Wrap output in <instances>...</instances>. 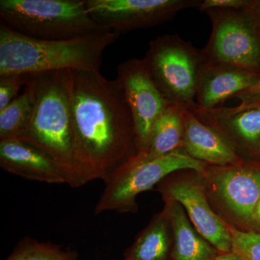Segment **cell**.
<instances>
[{"label":"cell","instance_id":"obj_9","mask_svg":"<svg viewBox=\"0 0 260 260\" xmlns=\"http://www.w3.org/2000/svg\"><path fill=\"white\" fill-rule=\"evenodd\" d=\"M162 198L178 202L198 232L218 251H232L229 227L213 211L205 194L200 173L191 169L172 173L156 186Z\"/></svg>","mask_w":260,"mask_h":260},{"label":"cell","instance_id":"obj_19","mask_svg":"<svg viewBox=\"0 0 260 260\" xmlns=\"http://www.w3.org/2000/svg\"><path fill=\"white\" fill-rule=\"evenodd\" d=\"M37 93L31 76L23 91L0 112V141L19 140L30 125L35 110Z\"/></svg>","mask_w":260,"mask_h":260},{"label":"cell","instance_id":"obj_5","mask_svg":"<svg viewBox=\"0 0 260 260\" xmlns=\"http://www.w3.org/2000/svg\"><path fill=\"white\" fill-rule=\"evenodd\" d=\"M213 211L240 232H259L254 211L260 200V160H244L234 165H207L200 173Z\"/></svg>","mask_w":260,"mask_h":260},{"label":"cell","instance_id":"obj_21","mask_svg":"<svg viewBox=\"0 0 260 260\" xmlns=\"http://www.w3.org/2000/svg\"><path fill=\"white\" fill-rule=\"evenodd\" d=\"M229 230L232 253L240 260H260V232H240L232 227H229Z\"/></svg>","mask_w":260,"mask_h":260},{"label":"cell","instance_id":"obj_6","mask_svg":"<svg viewBox=\"0 0 260 260\" xmlns=\"http://www.w3.org/2000/svg\"><path fill=\"white\" fill-rule=\"evenodd\" d=\"M145 68L168 105L191 110L196 106L198 77L205 59L202 50L177 34L149 43Z\"/></svg>","mask_w":260,"mask_h":260},{"label":"cell","instance_id":"obj_23","mask_svg":"<svg viewBox=\"0 0 260 260\" xmlns=\"http://www.w3.org/2000/svg\"><path fill=\"white\" fill-rule=\"evenodd\" d=\"M235 98L240 101L239 105L234 107L236 110H245L251 108L259 107L260 106V78L255 85L242 93L238 94Z\"/></svg>","mask_w":260,"mask_h":260},{"label":"cell","instance_id":"obj_16","mask_svg":"<svg viewBox=\"0 0 260 260\" xmlns=\"http://www.w3.org/2000/svg\"><path fill=\"white\" fill-rule=\"evenodd\" d=\"M173 234L171 260H215L219 252L192 225L183 207L175 200L162 198Z\"/></svg>","mask_w":260,"mask_h":260},{"label":"cell","instance_id":"obj_28","mask_svg":"<svg viewBox=\"0 0 260 260\" xmlns=\"http://www.w3.org/2000/svg\"><path fill=\"white\" fill-rule=\"evenodd\" d=\"M258 160H260V143L259 145V149H258Z\"/></svg>","mask_w":260,"mask_h":260},{"label":"cell","instance_id":"obj_13","mask_svg":"<svg viewBox=\"0 0 260 260\" xmlns=\"http://www.w3.org/2000/svg\"><path fill=\"white\" fill-rule=\"evenodd\" d=\"M0 167L6 172L28 180L67 184L59 166L42 150L23 140L0 141Z\"/></svg>","mask_w":260,"mask_h":260},{"label":"cell","instance_id":"obj_14","mask_svg":"<svg viewBox=\"0 0 260 260\" xmlns=\"http://www.w3.org/2000/svg\"><path fill=\"white\" fill-rule=\"evenodd\" d=\"M259 78L258 73L205 61L198 77L197 107L205 109L219 107L228 99L255 85Z\"/></svg>","mask_w":260,"mask_h":260},{"label":"cell","instance_id":"obj_1","mask_svg":"<svg viewBox=\"0 0 260 260\" xmlns=\"http://www.w3.org/2000/svg\"><path fill=\"white\" fill-rule=\"evenodd\" d=\"M71 119L77 153L94 180L108 179L140 153L133 114L119 80L72 70Z\"/></svg>","mask_w":260,"mask_h":260},{"label":"cell","instance_id":"obj_2","mask_svg":"<svg viewBox=\"0 0 260 260\" xmlns=\"http://www.w3.org/2000/svg\"><path fill=\"white\" fill-rule=\"evenodd\" d=\"M30 75L35 85L37 102L30 125L19 140L51 157L71 187H80L93 181L75 146L71 119L72 70Z\"/></svg>","mask_w":260,"mask_h":260},{"label":"cell","instance_id":"obj_4","mask_svg":"<svg viewBox=\"0 0 260 260\" xmlns=\"http://www.w3.org/2000/svg\"><path fill=\"white\" fill-rule=\"evenodd\" d=\"M0 20L38 40H70L109 30L92 18L86 0H1Z\"/></svg>","mask_w":260,"mask_h":260},{"label":"cell","instance_id":"obj_25","mask_svg":"<svg viewBox=\"0 0 260 260\" xmlns=\"http://www.w3.org/2000/svg\"><path fill=\"white\" fill-rule=\"evenodd\" d=\"M246 9L254 18L256 26L260 34V0H249Z\"/></svg>","mask_w":260,"mask_h":260},{"label":"cell","instance_id":"obj_20","mask_svg":"<svg viewBox=\"0 0 260 260\" xmlns=\"http://www.w3.org/2000/svg\"><path fill=\"white\" fill-rule=\"evenodd\" d=\"M5 260H78L75 251L64 250L50 242H40L25 238Z\"/></svg>","mask_w":260,"mask_h":260},{"label":"cell","instance_id":"obj_27","mask_svg":"<svg viewBox=\"0 0 260 260\" xmlns=\"http://www.w3.org/2000/svg\"><path fill=\"white\" fill-rule=\"evenodd\" d=\"M254 220L256 225L260 229V200L258 202L254 211Z\"/></svg>","mask_w":260,"mask_h":260},{"label":"cell","instance_id":"obj_22","mask_svg":"<svg viewBox=\"0 0 260 260\" xmlns=\"http://www.w3.org/2000/svg\"><path fill=\"white\" fill-rule=\"evenodd\" d=\"M28 75L10 74L0 76V112L16 99L25 86Z\"/></svg>","mask_w":260,"mask_h":260},{"label":"cell","instance_id":"obj_8","mask_svg":"<svg viewBox=\"0 0 260 260\" xmlns=\"http://www.w3.org/2000/svg\"><path fill=\"white\" fill-rule=\"evenodd\" d=\"M212 30L202 49L210 64L260 74V34L246 7L244 9H211Z\"/></svg>","mask_w":260,"mask_h":260},{"label":"cell","instance_id":"obj_7","mask_svg":"<svg viewBox=\"0 0 260 260\" xmlns=\"http://www.w3.org/2000/svg\"><path fill=\"white\" fill-rule=\"evenodd\" d=\"M207 165L191 158L184 148L158 158L147 159L137 155L106 181L95 214L136 213V199L140 193L153 189L172 173L185 169L200 173Z\"/></svg>","mask_w":260,"mask_h":260},{"label":"cell","instance_id":"obj_17","mask_svg":"<svg viewBox=\"0 0 260 260\" xmlns=\"http://www.w3.org/2000/svg\"><path fill=\"white\" fill-rule=\"evenodd\" d=\"M173 234L165 210L155 214L124 254V260H171Z\"/></svg>","mask_w":260,"mask_h":260},{"label":"cell","instance_id":"obj_3","mask_svg":"<svg viewBox=\"0 0 260 260\" xmlns=\"http://www.w3.org/2000/svg\"><path fill=\"white\" fill-rule=\"evenodd\" d=\"M119 35L104 30L70 40H38L0 23V76L68 70L99 71L104 51Z\"/></svg>","mask_w":260,"mask_h":260},{"label":"cell","instance_id":"obj_15","mask_svg":"<svg viewBox=\"0 0 260 260\" xmlns=\"http://www.w3.org/2000/svg\"><path fill=\"white\" fill-rule=\"evenodd\" d=\"M184 150L195 160L210 166L224 167L244 161L225 140L200 121L194 112L183 110Z\"/></svg>","mask_w":260,"mask_h":260},{"label":"cell","instance_id":"obj_11","mask_svg":"<svg viewBox=\"0 0 260 260\" xmlns=\"http://www.w3.org/2000/svg\"><path fill=\"white\" fill-rule=\"evenodd\" d=\"M133 114L140 153L145 150L154 124L168 104L155 86L143 59L123 61L117 77Z\"/></svg>","mask_w":260,"mask_h":260},{"label":"cell","instance_id":"obj_24","mask_svg":"<svg viewBox=\"0 0 260 260\" xmlns=\"http://www.w3.org/2000/svg\"><path fill=\"white\" fill-rule=\"evenodd\" d=\"M249 0H202L198 9L201 12L211 9H244Z\"/></svg>","mask_w":260,"mask_h":260},{"label":"cell","instance_id":"obj_12","mask_svg":"<svg viewBox=\"0 0 260 260\" xmlns=\"http://www.w3.org/2000/svg\"><path fill=\"white\" fill-rule=\"evenodd\" d=\"M191 112L216 131L244 160H258L260 143V106L237 111L234 107L201 109Z\"/></svg>","mask_w":260,"mask_h":260},{"label":"cell","instance_id":"obj_26","mask_svg":"<svg viewBox=\"0 0 260 260\" xmlns=\"http://www.w3.org/2000/svg\"><path fill=\"white\" fill-rule=\"evenodd\" d=\"M215 260H240L234 253H228V254H219Z\"/></svg>","mask_w":260,"mask_h":260},{"label":"cell","instance_id":"obj_10","mask_svg":"<svg viewBox=\"0 0 260 260\" xmlns=\"http://www.w3.org/2000/svg\"><path fill=\"white\" fill-rule=\"evenodd\" d=\"M202 0H86L92 18L107 30L124 34L151 28L172 20Z\"/></svg>","mask_w":260,"mask_h":260},{"label":"cell","instance_id":"obj_18","mask_svg":"<svg viewBox=\"0 0 260 260\" xmlns=\"http://www.w3.org/2000/svg\"><path fill=\"white\" fill-rule=\"evenodd\" d=\"M184 109L168 106L153 126L146 148L138 156L154 158L164 156L184 148Z\"/></svg>","mask_w":260,"mask_h":260}]
</instances>
